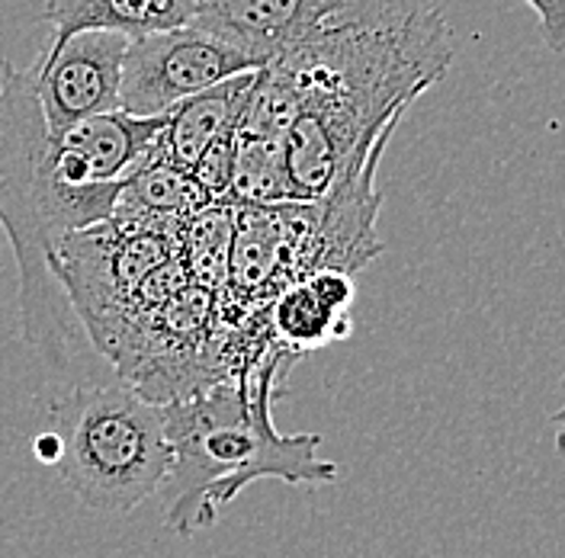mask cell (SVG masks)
<instances>
[{
	"mask_svg": "<svg viewBox=\"0 0 565 558\" xmlns=\"http://www.w3.org/2000/svg\"><path fill=\"white\" fill-rule=\"evenodd\" d=\"M454 62L450 30L424 0H388L356 20L318 30L270 68L296 97L282 161L296 203H316L383 151L405 109Z\"/></svg>",
	"mask_w": 565,
	"mask_h": 558,
	"instance_id": "1",
	"label": "cell"
},
{
	"mask_svg": "<svg viewBox=\"0 0 565 558\" xmlns=\"http://www.w3.org/2000/svg\"><path fill=\"white\" fill-rule=\"evenodd\" d=\"M119 190L122 180L90 186L62 180L33 74L0 58V228L17 257L23 337L55 369L81 363L90 347L58 273V250L71 235L109 222Z\"/></svg>",
	"mask_w": 565,
	"mask_h": 558,
	"instance_id": "2",
	"label": "cell"
},
{
	"mask_svg": "<svg viewBox=\"0 0 565 558\" xmlns=\"http://www.w3.org/2000/svg\"><path fill=\"white\" fill-rule=\"evenodd\" d=\"M286 360L280 350L264 353L235 383L164 401V433L171 462L158 497L164 524L180 536L210 529L254 482L331 485L338 465L321 459L318 433H280L274 427L277 376Z\"/></svg>",
	"mask_w": 565,
	"mask_h": 558,
	"instance_id": "3",
	"label": "cell"
},
{
	"mask_svg": "<svg viewBox=\"0 0 565 558\" xmlns=\"http://www.w3.org/2000/svg\"><path fill=\"white\" fill-rule=\"evenodd\" d=\"M49 430L58 437V479L90 511L129 514L158 497L171 447L164 405L136 385L77 383L49 405Z\"/></svg>",
	"mask_w": 565,
	"mask_h": 558,
	"instance_id": "4",
	"label": "cell"
},
{
	"mask_svg": "<svg viewBox=\"0 0 565 558\" xmlns=\"http://www.w3.org/2000/svg\"><path fill=\"white\" fill-rule=\"evenodd\" d=\"M242 71H257V65L196 23L139 35L126 42L119 109L132 116H161Z\"/></svg>",
	"mask_w": 565,
	"mask_h": 558,
	"instance_id": "5",
	"label": "cell"
},
{
	"mask_svg": "<svg viewBox=\"0 0 565 558\" xmlns=\"http://www.w3.org/2000/svg\"><path fill=\"white\" fill-rule=\"evenodd\" d=\"M126 42V35L109 30H81L58 45H42L30 74L52 136L81 119L119 109Z\"/></svg>",
	"mask_w": 565,
	"mask_h": 558,
	"instance_id": "6",
	"label": "cell"
},
{
	"mask_svg": "<svg viewBox=\"0 0 565 558\" xmlns=\"http://www.w3.org/2000/svg\"><path fill=\"white\" fill-rule=\"evenodd\" d=\"M168 119L171 112L132 116L126 109H109V112L74 122L55 136L58 174L77 186L126 180L154 154Z\"/></svg>",
	"mask_w": 565,
	"mask_h": 558,
	"instance_id": "7",
	"label": "cell"
},
{
	"mask_svg": "<svg viewBox=\"0 0 565 558\" xmlns=\"http://www.w3.org/2000/svg\"><path fill=\"white\" fill-rule=\"evenodd\" d=\"M334 3L338 0H200L193 23L264 68L289 45L316 33Z\"/></svg>",
	"mask_w": 565,
	"mask_h": 558,
	"instance_id": "8",
	"label": "cell"
},
{
	"mask_svg": "<svg viewBox=\"0 0 565 558\" xmlns=\"http://www.w3.org/2000/svg\"><path fill=\"white\" fill-rule=\"evenodd\" d=\"M200 0H45L42 23L52 30L49 45L81 30H109V33L139 39L161 30L193 23Z\"/></svg>",
	"mask_w": 565,
	"mask_h": 558,
	"instance_id": "9",
	"label": "cell"
},
{
	"mask_svg": "<svg viewBox=\"0 0 565 558\" xmlns=\"http://www.w3.org/2000/svg\"><path fill=\"white\" fill-rule=\"evenodd\" d=\"M254 74L257 71H242L222 84L200 90L196 97H186L171 109V119L161 132V151L174 168L190 174L212 141L228 129H238L247 94L254 87Z\"/></svg>",
	"mask_w": 565,
	"mask_h": 558,
	"instance_id": "10",
	"label": "cell"
},
{
	"mask_svg": "<svg viewBox=\"0 0 565 558\" xmlns=\"http://www.w3.org/2000/svg\"><path fill=\"white\" fill-rule=\"evenodd\" d=\"M351 331L353 321L348 312H338L309 277L292 282L274 305V334L296 350L344 341Z\"/></svg>",
	"mask_w": 565,
	"mask_h": 558,
	"instance_id": "11",
	"label": "cell"
},
{
	"mask_svg": "<svg viewBox=\"0 0 565 558\" xmlns=\"http://www.w3.org/2000/svg\"><path fill=\"white\" fill-rule=\"evenodd\" d=\"M225 200L238 206H282L296 203L292 183L282 161V139L238 136L235 141V168L228 180Z\"/></svg>",
	"mask_w": 565,
	"mask_h": 558,
	"instance_id": "12",
	"label": "cell"
},
{
	"mask_svg": "<svg viewBox=\"0 0 565 558\" xmlns=\"http://www.w3.org/2000/svg\"><path fill=\"white\" fill-rule=\"evenodd\" d=\"M553 52H565V0H527Z\"/></svg>",
	"mask_w": 565,
	"mask_h": 558,
	"instance_id": "13",
	"label": "cell"
},
{
	"mask_svg": "<svg viewBox=\"0 0 565 558\" xmlns=\"http://www.w3.org/2000/svg\"><path fill=\"white\" fill-rule=\"evenodd\" d=\"M563 391H565V379H563ZM556 440H559V453L565 455V401H563V408L556 411Z\"/></svg>",
	"mask_w": 565,
	"mask_h": 558,
	"instance_id": "14",
	"label": "cell"
}]
</instances>
